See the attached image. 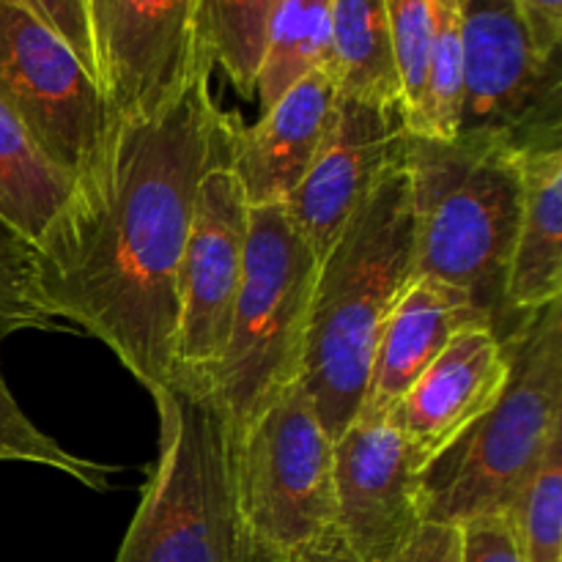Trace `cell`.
Segmentation results:
<instances>
[{
    "instance_id": "52a82bcc",
    "label": "cell",
    "mask_w": 562,
    "mask_h": 562,
    "mask_svg": "<svg viewBox=\"0 0 562 562\" xmlns=\"http://www.w3.org/2000/svg\"><path fill=\"white\" fill-rule=\"evenodd\" d=\"M234 481L247 562H329L335 442L296 382L239 439Z\"/></svg>"
},
{
    "instance_id": "8fae6325",
    "label": "cell",
    "mask_w": 562,
    "mask_h": 562,
    "mask_svg": "<svg viewBox=\"0 0 562 562\" xmlns=\"http://www.w3.org/2000/svg\"><path fill=\"white\" fill-rule=\"evenodd\" d=\"M250 203L234 168L201 181L179 278V338L173 382L206 387L228 344L231 318L245 274Z\"/></svg>"
},
{
    "instance_id": "603a6c76",
    "label": "cell",
    "mask_w": 562,
    "mask_h": 562,
    "mask_svg": "<svg viewBox=\"0 0 562 562\" xmlns=\"http://www.w3.org/2000/svg\"><path fill=\"white\" fill-rule=\"evenodd\" d=\"M434 36L428 53L426 102L417 137L450 140L459 132L461 119V66H464V44H461V0H431Z\"/></svg>"
},
{
    "instance_id": "f1b7e54d",
    "label": "cell",
    "mask_w": 562,
    "mask_h": 562,
    "mask_svg": "<svg viewBox=\"0 0 562 562\" xmlns=\"http://www.w3.org/2000/svg\"><path fill=\"white\" fill-rule=\"evenodd\" d=\"M530 36L532 49L543 60L560 58L562 44V0H510Z\"/></svg>"
},
{
    "instance_id": "cb8c5ba5",
    "label": "cell",
    "mask_w": 562,
    "mask_h": 562,
    "mask_svg": "<svg viewBox=\"0 0 562 562\" xmlns=\"http://www.w3.org/2000/svg\"><path fill=\"white\" fill-rule=\"evenodd\" d=\"M0 461H22V464L47 467V470L64 472L71 481H80L93 492H110V475L113 467L93 464L60 448L53 437L36 428V423L20 409L11 395L0 371Z\"/></svg>"
},
{
    "instance_id": "8992f818",
    "label": "cell",
    "mask_w": 562,
    "mask_h": 562,
    "mask_svg": "<svg viewBox=\"0 0 562 562\" xmlns=\"http://www.w3.org/2000/svg\"><path fill=\"white\" fill-rule=\"evenodd\" d=\"M318 261L283 203L250 206L228 344L206 384L234 439L300 382Z\"/></svg>"
},
{
    "instance_id": "e0dca14e",
    "label": "cell",
    "mask_w": 562,
    "mask_h": 562,
    "mask_svg": "<svg viewBox=\"0 0 562 562\" xmlns=\"http://www.w3.org/2000/svg\"><path fill=\"white\" fill-rule=\"evenodd\" d=\"M554 300H562V146H541L525 151V198L505 305L521 322Z\"/></svg>"
},
{
    "instance_id": "5bb4252c",
    "label": "cell",
    "mask_w": 562,
    "mask_h": 562,
    "mask_svg": "<svg viewBox=\"0 0 562 562\" xmlns=\"http://www.w3.org/2000/svg\"><path fill=\"white\" fill-rule=\"evenodd\" d=\"M508 373V351L492 327L461 329L445 346L390 415L417 475L492 409Z\"/></svg>"
},
{
    "instance_id": "7a4b0ae2",
    "label": "cell",
    "mask_w": 562,
    "mask_h": 562,
    "mask_svg": "<svg viewBox=\"0 0 562 562\" xmlns=\"http://www.w3.org/2000/svg\"><path fill=\"white\" fill-rule=\"evenodd\" d=\"M412 280L415 214L404 162L318 261L300 384L333 442L360 417L379 335Z\"/></svg>"
},
{
    "instance_id": "44dd1931",
    "label": "cell",
    "mask_w": 562,
    "mask_h": 562,
    "mask_svg": "<svg viewBox=\"0 0 562 562\" xmlns=\"http://www.w3.org/2000/svg\"><path fill=\"white\" fill-rule=\"evenodd\" d=\"M278 0H201V36L241 97H256Z\"/></svg>"
},
{
    "instance_id": "4fadbf2b",
    "label": "cell",
    "mask_w": 562,
    "mask_h": 562,
    "mask_svg": "<svg viewBox=\"0 0 562 562\" xmlns=\"http://www.w3.org/2000/svg\"><path fill=\"white\" fill-rule=\"evenodd\" d=\"M409 130L401 108L340 97L311 170L283 203L322 258L371 192L406 162Z\"/></svg>"
},
{
    "instance_id": "7c38bea8",
    "label": "cell",
    "mask_w": 562,
    "mask_h": 562,
    "mask_svg": "<svg viewBox=\"0 0 562 562\" xmlns=\"http://www.w3.org/2000/svg\"><path fill=\"white\" fill-rule=\"evenodd\" d=\"M423 525L417 472L390 420H355L335 439L329 562H393Z\"/></svg>"
},
{
    "instance_id": "f546056e",
    "label": "cell",
    "mask_w": 562,
    "mask_h": 562,
    "mask_svg": "<svg viewBox=\"0 0 562 562\" xmlns=\"http://www.w3.org/2000/svg\"><path fill=\"white\" fill-rule=\"evenodd\" d=\"M393 562H464L461 552V527L442 521H423L404 552Z\"/></svg>"
},
{
    "instance_id": "83f0119b",
    "label": "cell",
    "mask_w": 562,
    "mask_h": 562,
    "mask_svg": "<svg viewBox=\"0 0 562 562\" xmlns=\"http://www.w3.org/2000/svg\"><path fill=\"white\" fill-rule=\"evenodd\" d=\"M461 552H464V562H521L514 532L503 514L464 521Z\"/></svg>"
},
{
    "instance_id": "9c48e42d",
    "label": "cell",
    "mask_w": 562,
    "mask_h": 562,
    "mask_svg": "<svg viewBox=\"0 0 562 562\" xmlns=\"http://www.w3.org/2000/svg\"><path fill=\"white\" fill-rule=\"evenodd\" d=\"M97 86L110 121L148 119L214 64L201 36V0H86Z\"/></svg>"
},
{
    "instance_id": "5b68a950",
    "label": "cell",
    "mask_w": 562,
    "mask_h": 562,
    "mask_svg": "<svg viewBox=\"0 0 562 562\" xmlns=\"http://www.w3.org/2000/svg\"><path fill=\"white\" fill-rule=\"evenodd\" d=\"M159 456L115 562H247L236 508L234 437L206 387L151 395Z\"/></svg>"
},
{
    "instance_id": "4316f807",
    "label": "cell",
    "mask_w": 562,
    "mask_h": 562,
    "mask_svg": "<svg viewBox=\"0 0 562 562\" xmlns=\"http://www.w3.org/2000/svg\"><path fill=\"white\" fill-rule=\"evenodd\" d=\"M5 3L22 9L33 20L42 22L49 33H55L75 53L82 69L97 80V58H93L86 0H5Z\"/></svg>"
},
{
    "instance_id": "3957f363",
    "label": "cell",
    "mask_w": 562,
    "mask_h": 562,
    "mask_svg": "<svg viewBox=\"0 0 562 562\" xmlns=\"http://www.w3.org/2000/svg\"><path fill=\"white\" fill-rule=\"evenodd\" d=\"M406 176L415 214V278L464 291L499 340L519 324L505 305L525 198V151L499 135L450 140L409 135ZM532 316V313H530Z\"/></svg>"
},
{
    "instance_id": "ba28073f",
    "label": "cell",
    "mask_w": 562,
    "mask_h": 562,
    "mask_svg": "<svg viewBox=\"0 0 562 562\" xmlns=\"http://www.w3.org/2000/svg\"><path fill=\"white\" fill-rule=\"evenodd\" d=\"M461 119L456 135H499L527 148L562 146L560 58L532 49L510 0H461Z\"/></svg>"
},
{
    "instance_id": "d6986e66",
    "label": "cell",
    "mask_w": 562,
    "mask_h": 562,
    "mask_svg": "<svg viewBox=\"0 0 562 562\" xmlns=\"http://www.w3.org/2000/svg\"><path fill=\"white\" fill-rule=\"evenodd\" d=\"M75 179L42 151L22 121L0 102V220L36 245L69 201Z\"/></svg>"
},
{
    "instance_id": "277c9868",
    "label": "cell",
    "mask_w": 562,
    "mask_h": 562,
    "mask_svg": "<svg viewBox=\"0 0 562 562\" xmlns=\"http://www.w3.org/2000/svg\"><path fill=\"white\" fill-rule=\"evenodd\" d=\"M510 373L492 409L417 475L423 521L464 525L514 505L562 431V300L503 340Z\"/></svg>"
},
{
    "instance_id": "ac0fdd59",
    "label": "cell",
    "mask_w": 562,
    "mask_h": 562,
    "mask_svg": "<svg viewBox=\"0 0 562 562\" xmlns=\"http://www.w3.org/2000/svg\"><path fill=\"white\" fill-rule=\"evenodd\" d=\"M327 71L340 97L401 108L387 0H333Z\"/></svg>"
},
{
    "instance_id": "30bf717a",
    "label": "cell",
    "mask_w": 562,
    "mask_h": 562,
    "mask_svg": "<svg viewBox=\"0 0 562 562\" xmlns=\"http://www.w3.org/2000/svg\"><path fill=\"white\" fill-rule=\"evenodd\" d=\"M0 102L71 179L97 157L110 115L97 80L42 22L0 0Z\"/></svg>"
},
{
    "instance_id": "9a60e30c",
    "label": "cell",
    "mask_w": 562,
    "mask_h": 562,
    "mask_svg": "<svg viewBox=\"0 0 562 562\" xmlns=\"http://www.w3.org/2000/svg\"><path fill=\"white\" fill-rule=\"evenodd\" d=\"M335 104V80L327 69H313L256 124L241 126L231 168L250 206H272L294 195L327 137Z\"/></svg>"
},
{
    "instance_id": "2e32d148",
    "label": "cell",
    "mask_w": 562,
    "mask_h": 562,
    "mask_svg": "<svg viewBox=\"0 0 562 562\" xmlns=\"http://www.w3.org/2000/svg\"><path fill=\"white\" fill-rule=\"evenodd\" d=\"M470 327H492L464 291L434 278H415L390 313L368 373L357 420H390L412 384Z\"/></svg>"
},
{
    "instance_id": "ffe728a7",
    "label": "cell",
    "mask_w": 562,
    "mask_h": 562,
    "mask_svg": "<svg viewBox=\"0 0 562 562\" xmlns=\"http://www.w3.org/2000/svg\"><path fill=\"white\" fill-rule=\"evenodd\" d=\"M329 38L333 0H278L256 82L261 113L272 108L307 71L327 69Z\"/></svg>"
},
{
    "instance_id": "d4e9b609",
    "label": "cell",
    "mask_w": 562,
    "mask_h": 562,
    "mask_svg": "<svg viewBox=\"0 0 562 562\" xmlns=\"http://www.w3.org/2000/svg\"><path fill=\"white\" fill-rule=\"evenodd\" d=\"M69 333L38 294L36 247L0 220V340L14 333Z\"/></svg>"
},
{
    "instance_id": "484cf974",
    "label": "cell",
    "mask_w": 562,
    "mask_h": 562,
    "mask_svg": "<svg viewBox=\"0 0 562 562\" xmlns=\"http://www.w3.org/2000/svg\"><path fill=\"white\" fill-rule=\"evenodd\" d=\"M390 44L401 86V113L409 135H417L426 102L428 53L434 36L431 0H387Z\"/></svg>"
},
{
    "instance_id": "6da1fadb",
    "label": "cell",
    "mask_w": 562,
    "mask_h": 562,
    "mask_svg": "<svg viewBox=\"0 0 562 562\" xmlns=\"http://www.w3.org/2000/svg\"><path fill=\"white\" fill-rule=\"evenodd\" d=\"M214 64L148 119L110 121L97 157L36 241L49 316L102 340L148 390L173 382L179 278L201 181L234 165L241 119L212 97Z\"/></svg>"
},
{
    "instance_id": "7402d4cb",
    "label": "cell",
    "mask_w": 562,
    "mask_h": 562,
    "mask_svg": "<svg viewBox=\"0 0 562 562\" xmlns=\"http://www.w3.org/2000/svg\"><path fill=\"white\" fill-rule=\"evenodd\" d=\"M521 562H562V431L505 510Z\"/></svg>"
}]
</instances>
